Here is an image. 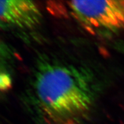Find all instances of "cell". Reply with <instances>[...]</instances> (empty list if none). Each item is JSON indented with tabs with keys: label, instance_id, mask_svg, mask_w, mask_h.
I'll return each instance as SVG.
<instances>
[{
	"label": "cell",
	"instance_id": "1",
	"mask_svg": "<svg viewBox=\"0 0 124 124\" xmlns=\"http://www.w3.org/2000/svg\"><path fill=\"white\" fill-rule=\"evenodd\" d=\"M31 105L46 121L77 124L95 105V79L85 68L54 59L40 60L35 65L28 90Z\"/></svg>",
	"mask_w": 124,
	"mask_h": 124
},
{
	"label": "cell",
	"instance_id": "2",
	"mask_svg": "<svg viewBox=\"0 0 124 124\" xmlns=\"http://www.w3.org/2000/svg\"><path fill=\"white\" fill-rule=\"evenodd\" d=\"M71 13L91 32L116 33L124 31V0L72 1Z\"/></svg>",
	"mask_w": 124,
	"mask_h": 124
},
{
	"label": "cell",
	"instance_id": "3",
	"mask_svg": "<svg viewBox=\"0 0 124 124\" xmlns=\"http://www.w3.org/2000/svg\"><path fill=\"white\" fill-rule=\"evenodd\" d=\"M1 21L2 26L21 29H32L41 21V11L32 1H1Z\"/></svg>",
	"mask_w": 124,
	"mask_h": 124
},
{
	"label": "cell",
	"instance_id": "4",
	"mask_svg": "<svg viewBox=\"0 0 124 124\" xmlns=\"http://www.w3.org/2000/svg\"><path fill=\"white\" fill-rule=\"evenodd\" d=\"M12 84L11 78L8 73L1 72L0 75V89L1 91H6L10 87Z\"/></svg>",
	"mask_w": 124,
	"mask_h": 124
}]
</instances>
